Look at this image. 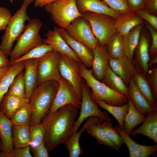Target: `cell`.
<instances>
[{"instance_id": "obj_49", "label": "cell", "mask_w": 157, "mask_h": 157, "mask_svg": "<svg viewBox=\"0 0 157 157\" xmlns=\"http://www.w3.org/2000/svg\"><path fill=\"white\" fill-rule=\"evenodd\" d=\"M144 10L155 15L157 14V0H145Z\"/></svg>"}, {"instance_id": "obj_52", "label": "cell", "mask_w": 157, "mask_h": 157, "mask_svg": "<svg viewBox=\"0 0 157 157\" xmlns=\"http://www.w3.org/2000/svg\"><path fill=\"white\" fill-rule=\"evenodd\" d=\"M11 65L3 68L0 69V83L9 70Z\"/></svg>"}, {"instance_id": "obj_25", "label": "cell", "mask_w": 157, "mask_h": 157, "mask_svg": "<svg viewBox=\"0 0 157 157\" xmlns=\"http://www.w3.org/2000/svg\"><path fill=\"white\" fill-rule=\"evenodd\" d=\"M29 99L22 98L7 93L1 103V111L9 119L19 108L28 102Z\"/></svg>"}, {"instance_id": "obj_20", "label": "cell", "mask_w": 157, "mask_h": 157, "mask_svg": "<svg viewBox=\"0 0 157 157\" xmlns=\"http://www.w3.org/2000/svg\"><path fill=\"white\" fill-rule=\"evenodd\" d=\"M143 23L142 19L135 12L122 14L114 21L117 31L122 36L133 28Z\"/></svg>"}, {"instance_id": "obj_10", "label": "cell", "mask_w": 157, "mask_h": 157, "mask_svg": "<svg viewBox=\"0 0 157 157\" xmlns=\"http://www.w3.org/2000/svg\"><path fill=\"white\" fill-rule=\"evenodd\" d=\"M68 34L92 51L99 44L90 24L83 16L75 19L66 29Z\"/></svg>"}, {"instance_id": "obj_36", "label": "cell", "mask_w": 157, "mask_h": 157, "mask_svg": "<svg viewBox=\"0 0 157 157\" xmlns=\"http://www.w3.org/2000/svg\"><path fill=\"white\" fill-rule=\"evenodd\" d=\"M32 115V108L28 102L18 109L10 120L15 125L30 126Z\"/></svg>"}, {"instance_id": "obj_38", "label": "cell", "mask_w": 157, "mask_h": 157, "mask_svg": "<svg viewBox=\"0 0 157 157\" xmlns=\"http://www.w3.org/2000/svg\"><path fill=\"white\" fill-rule=\"evenodd\" d=\"M52 50L53 49L51 46L43 43L33 48L28 52L19 58L13 64L27 60L39 59Z\"/></svg>"}, {"instance_id": "obj_19", "label": "cell", "mask_w": 157, "mask_h": 157, "mask_svg": "<svg viewBox=\"0 0 157 157\" xmlns=\"http://www.w3.org/2000/svg\"><path fill=\"white\" fill-rule=\"evenodd\" d=\"M93 60L92 70L94 76L97 80L102 81L107 69L109 66L110 56L106 46L99 43L92 51Z\"/></svg>"}, {"instance_id": "obj_16", "label": "cell", "mask_w": 157, "mask_h": 157, "mask_svg": "<svg viewBox=\"0 0 157 157\" xmlns=\"http://www.w3.org/2000/svg\"><path fill=\"white\" fill-rule=\"evenodd\" d=\"M149 44L147 37L143 35L134 53L133 63L138 73L147 75L149 69Z\"/></svg>"}, {"instance_id": "obj_30", "label": "cell", "mask_w": 157, "mask_h": 157, "mask_svg": "<svg viewBox=\"0 0 157 157\" xmlns=\"http://www.w3.org/2000/svg\"><path fill=\"white\" fill-rule=\"evenodd\" d=\"M128 103L129 108L124 118V129L130 135L135 127L144 122L145 116L138 111L130 98L128 99Z\"/></svg>"}, {"instance_id": "obj_6", "label": "cell", "mask_w": 157, "mask_h": 157, "mask_svg": "<svg viewBox=\"0 0 157 157\" xmlns=\"http://www.w3.org/2000/svg\"><path fill=\"white\" fill-rule=\"evenodd\" d=\"M53 22L66 29L76 19L83 16L78 10L76 0H56L45 6Z\"/></svg>"}, {"instance_id": "obj_39", "label": "cell", "mask_w": 157, "mask_h": 157, "mask_svg": "<svg viewBox=\"0 0 157 157\" xmlns=\"http://www.w3.org/2000/svg\"><path fill=\"white\" fill-rule=\"evenodd\" d=\"M109 139L115 145V150L119 149L124 144L122 137L118 133L112 123L109 121H105L102 123Z\"/></svg>"}, {"instance_id": "obj_7", "label": "cell", "mask_w": 157, "mask_h": 157, "mask_svg": "<svg viewBox=\"0 0 157 157\" xmlns=\"http://www.w3.org/2000/svg\"><path fill=\"white\" fill-rule=\"evenodd\" d=\"M88 21L99 44L106 46L113 35L117 32L115 19L106 15L86 12L83 14Z\"/></svg>"}, {"instance_id": "obj_32", "label": "cell", "mask_w": 157, "mask_h": 157, "mask_svg": "<svg viewBox=\"0 0 157 157\" xmlns=\"http://www.w3.org/2000/svg\"><path fill=\"white\" fill-rule=\"evenodd\" d=\"M133 79L140 92L154 108L157 109L155 100L146 75L138 73Z\"/></svg>"}, {"instance_id": "obj_34", "label": "cell", "mask_w": 157, "mask_h": 157, "mask_svg": "<svg viewBox=\"0 0 157 157\" xmlns=\"http://www.w3.org/2000/svg\"><path fill=\"white\" fill-rule=\"evenodd\" d=\"M106 47L110 58H118L124 55L123 36L117 31L110 38Z\"/></svg>"}, {"instance_id": "obj_27", "label": "cell", "mask_w": 157, "mask_h": 157, "mask_svg": "<svg viewBox=\"0 0 157 157\" xmlns=\"http://www.w3.org/2000/svg\"><path fill=\"white\" fill-rule=\"evenodd\" d=\"M143 24L135 27L127 35L123 36L124 55L133 62L134 51L140 40Z\"/></svg>"}, {"instance_id": "obj_40", "label": "cell", "mask_w": 157, "mask_h": 157, "mask_svg": "<svg viewBox=\"0 0 157 157\" xmlns=\"http://www.w3.org/2000/svg\"><path fill=\"white\" fill-rule=\"evenodd\" d=\"M30 131L31 139L30 147H36L44 142L45 131L41 122L30 126Z\"/></svg>"}, {"instance_id": "obj_4", "label": "cell", "mask_w": 157, "mask_h": 157, "mask_svg": "<svg viewBox=\"0 0 157 157\" xmlns=\"http://www.w3.org/2000/svg\"><path fill=\"white\" fill-rule=\"evenodd\" d=\"M34 0H24L20 8L12 16L5 33L1 38L0 49L8 58L15 41H17L25 30V23L31 19L27 13L28 5Z\"/></svg>"}, {"instance_id": "obj_15", "label": "cell", "mask_w": 157, "mask_h": 157, "mask_svg": "<svg viewBox=\"0 0 157 157\" xmlns=\"http://www.w3.org/2000/svg\"><path fill=\"white\" fill-rule=\"evenodd\" d=\"M57 28L61 37L73 51L80 61L87 68L92 67L94 58L92 51L83 44L72 38L68 34L65 29L60 28Z\"/></svg>"}, {"instance_id": "obj_23", "label": "cell", "mask_w": 157, "mask_h": 157, "mask_svg": "<svg viewBox=\"0 0 157 157\" xmlns=\"http://www.w3.org/2000/svg\"><path fill=\"white\" fill-rule=\"evenodd\" d=\"M128 87L129 98L140 113L145 116L149 112L157 111V109L153 108L140 92L133 78L130 81Z\"/></svg>"}, {"instance_id": "obj_5", "label": "cell", "mask_w": 157, "mask_h": 157, "mask_svg": "<svg viewBox=\"0 0 157 157\" xmlns=\"http://www.w3.org/2000/svg\"><path fill=\"white\" fill-rule=\"evenodd\" d=\"M42 26V23L38 19L33 18L28 21L25 30L10 53V65L32 49L43 43V39L39 34Z\"/></svg>"}, {"instance_id": "obj_37", "label": "cell", "mask_w": 157, "mask_h": 157, "mask_svg": "<svg viewBox=\"0 0 157 157\" xmlns=\"http://www.w3.org/2000/svg\"><path fill=\"white\" fill-rule=\"evenodd\" d=\"M7 93L21 98H26L23 70L14 78Z\"/></svg>"}, {"instance_id": "obj_2", "label": "cell", "mask_w": 157, "mask_h": 157, "mask_svg": "<svg viewBox=\"0 0 157 157\" xmlns=\"http://www.w3.org/2000/svg\"><path fill=\"white\" fill-rule=\"evenodd\" d=\"M59 87V82L52 81L37 86L30 96L28 103L32 110L30 126L41 122L49 112Z\"/></svg>"}, {"instance_id": "obj_1", "label": "cell", "mask_w": 157, "mask_h": 157, "mask_svg": "<svg viewBox=\"0 0 157 157\" xmlns=\"http://www.w3.org/2000/svg\"><path fill=\"white\" fill-rule=\"evenodd\" d=\"M78 114V108L68 104L43 118L41 122L45 131L44 141L48 151L65 143L72 133Z\"/></svg>"}, {"instance_id": "obj_35", "label": "cell", "mask_w": 157, "mask_h": 157, "mask_svg": "<svg viewBox=\"0 0 157 157\" xmlns=\"http://www.w3.org/2000/svg\"><path fill=\"white\" fill-rule=\"evenodd\" d=\"M94 101L98 106L112 114L117 120L119 126L122 128H124V118L129 108L128 102L122 106H114L107 104L102 100H97Z\"/></svg>"}, {"instance_id": "obj_51", "label": "cell", "mask_w": 157, "mask_h": 157, "mask_svg": "<svg viewBox=\"0 0 157 157\" xmlns=\"http://www.w3.org/2000/svg\"><path fill=\"white\" fill-rule=\"evenodd\" d=\"M56 0H34V6L35 7H41Z\"/></svg>"}, {"instance_id": "obj_45", "label": "cell", "mask_w": 157, "mask_h": 157, "mask_svg": "<svg viewBox=\"0 0 157 157\" xmlns=\"http://www.w3.org/2000/svg\"><path fill=\"white\" fill-rule=\"evenodd\" d=\"M12 16L10 10L0 6V31L5 30Z\"/></svg>"}, {"instance_id": "obj_14", "label": "cell", "mask_w": 157, "mask_h": 157, "mask_svg": "<svg viewBox=\"0 0 157 157\" xmlns=\"http://www.w3.org/2000/svg\"><path fill=\"white\" fill-rule=\"evenodd\" d=\"M115 128L127 146L130 157H147L157 152V144L147 146L138 144L131 139L124 128L118 125L115 126Z\"/></svg>"}, {"instance_id": "obj_41", "label": "cell", "mask_w": 157, "mask_h": 157, "mask_svg": "<svg viewBox=\"0 0 157 157\" xmlns=\"http://www.w3.org/2000/svg\"><path fill=\"white\" fill-rule=\"evenodd\" d=\"M152 39L151 45L149 48V60L148 66H152L157 63V32L148 23H146Z\"/></svg>"}, {"instance_id": "obj_47", "label": "cell", "mask_w": 157, "mask_h": 157, "mask_svg": "<svg viewBox=\"0 0 157 157\" xmlns=\"http://www.w3.org/2000/svg\"><path fill=\"white\" fill-rule=\"evenodd\" d=\"M31 150L34 157H49L48 150L44 142L38 146L31 147Z\"/></svg>"}, {"instance_id": "obj_13", "label": "cell", "mask_w": 157, "mask_h": 157, "mask_svg": "<svg viewBox=\"0 0 157 157\" xmlns=\"http://www.w3.org/2000/svg\"><path fill=\"white\" fill-rule=\"evenodd\" d=\"M109 66L128 86L131 80L138 73L133 62L125 55L116 58H110Z\"/></svg>"}, {"instance_id": "obj_18", "label": "cell", "mask_w": 157, "mask_h": 157, "mask_svg": "<svg viewBox=\"0 0 157 157\" xmlns=\"http://www.w3.org/2000/svg\"><path fill=\"white\" fill-rule=\"evenodd\" d=\"M47 38L43 39V43L51 47L53 50L65 55L75 60L81 62L77 56L60 34L57 28L49 30L46 34Z\"/></svg>"}, {"instance_id": "obj_11", "label": "cell", "mask_w": 157, "mask_h": 157, "mask_svg": "<svg viewBox=\"0 0 157 157\" xmlns=\"http://www.w3.org/2000/svg\"><path fill=\"white\" fill-rule=\"evenodd\" d=\"M80 62L59 53V68L61 77L71 85L81 99L83 80L80 75Z\"/></svg>"}, {"instance_id": "obj_12", "label": "cell", "mask_w": 157, "mask_h": 157, "mask_svg": "<svg viewBox=\"0 0 157 157\" xmlns=\"http://www.w3.org/2000/svg\"><path fill=\"white\" fill-rule=\"evenodd\" d=\"M58 82L57 92L47 114H51L68 104L72 105L78 109L80 108L81 99L73 88L62 77Z\"/></svg>"}, {"instance_id": "obj_50", "label": "cell", "mask_w": 157, "mask_h": 157, "mask_svg": "<svg viewBox=\"0 0 157 157\" xmlns=\"http://www.w3.org/2000/svg\"><path fill=\"white\" fill-rule=\"evenodd\" d=\"M10 62L8 58L0 49V69L10 65Z\"/></svg>"}, {"instance_id": "obj_28", "label": "cell", "mask_w": 157, "mask_h": 157, "mask_svg": "<svg viewBox=\"0 0 157 157\" xmlns=\"http://www.w3.org/2000/svg\"><path fill=\"white\" fill-rule=\"evenodd\" d=\"M115 92L129 98L128 86L122 79L116 74L108 66L102 81Z\"/></svg>"}, {"instance_id": "obj_44", "label": "cell", "mask_w": 157, "mask_h": 157, "mask_svg": "<svg viewBox=\"0 0 157 157\" xmlns=\"http://www.w3.org/2000/svg\"><path fill=\"white\" fill-rule=\"evenodd\" d=\"M146 76L154 97L157 101V67H149Z\"/></svg>"}, {"instance_id": "obj_33", "label": "cell", "mask_w": 157, "mask_h": 157, "mask_svg": "<svg viewBox=\"0 0 157 157\" xmlns=\"http://www.w3.org/2000/svg\"><path fill=\"white\" fill-rule=\"evenodd\" d=\"M25 68L24 61L13 64L0 83V111L1 103L3 97L8 92L14 78Z\"/></svg>"}, {"instance_id": "obj_21", "label": "cell", "mask_w": 157, "mask_h": 157, "mask_svg": "<svg viewBox=\"0 0 157 157\" xmlns=\"http://www.w3.org/2000/svg\"><path fill=\"white\" fill-rule=\"evenodd\" d=\"M13 123L0 111V150L9 152L14 149L12 136Z\"/></svg>"}, {"instance_id": "obj_26", "label": "cell", "mask_w": 157, "mask_h": 157, "mask_svg": "<svg viewBox=\"0 0 157 157\" xmlns=\"http://www.w3.org/2000/svg\"><path fill=\"white\" fill-rule=\"evenodd\" d=\"M104 120L94 116L92 121L87 126L86 129L87 132L94 138L100 144L108 146L116 149L115 144L108 138L102 123Z\"/></svg>"}, {"instance_id": "obj_17", "label": "cell", "mask_w": 157, "mask_h": 157, "mask_svg": "<svg viewBox=\"0 0 157 157\" xmlns=\"http://www.w3.org/2000/svg\"><path fill=\"white\" fill-rule=\"evenodd\" d=\"M78 11L82 14L91 12L108 15L115 19L122 13L114 10L101 0H76Z\"/></svg>"}, {"instance_id": "obj_3", "label": "cell", "mask_w": 157, "mask_h": 157, "mask_svg": "<svg viewBox=\"0 0 157 157\" xmlns=\"http://www.w3.org/2000/svg\"><path fill=\"white\" fill-rule=\"evenodd\" d=\"M80 75L90 88L91 96L94 101L102 100L114 106L122 105L128 102V98L110 88L93 76L92 69H88L82 62L80 63Z\"/></svg>"}, {"instance_id": "obj_9", "label": "cell", "mask_w": 157, "mask_h": 157, "mask_svg": "<svg viewBox=\"0 0 157 157\" xmlns=\"http://www.w3.org/2000/svg\"><path fill=\"white\" fill-rule=\"evenodd\" d=\"M59 53L52 50L38 59L37 86L52 81H58L61 78L59 68Z\"/></svg>"}, {"instance_id": "obj_43", "label": "cell", "mask_w": 157, "mask_h": 157, "mask_svg": "<svg viewBox=\"0 0 157 157\" xmlns=\"http://www.w3.org/2000/svg\"><path fill=\"white\" fill-rule=\"evenodd\" d=\"M30 146L24 148H14L9 152L1 151L0 157H32L30 152Z\"/></svg>"}, {"instance_id": "obj_29", "label": "cell", "mask_w": 157, "mask_h": 157, "mask_svg": "<svg viewBox=\"0 0 157 157\" xmlns=\"http://www.w3.org/2000/svg\"><path fill=\"white\" fill-rule=\"evenodd\" d=\"M30 129V125L13 124L12 136L14 148H24L30 146L31 139Z\"/></svg>"}, {"instance_id": "obj_22", "label": "cell", "mask_w": 157, "mask_h": 157, "mask_svg": "<svg viewBox=\"0 0 157 157\" xmlns=\"http://www.w3.org/2000/svg\"><path fill=\"white\" fill-rule=\"evenodd\" d=\"M39 59L24 61L25 70L24 78L26 88V97L29 99L33 92L37 86L38 66Z\"/></svg>"}, {"instance_id": "obj_42", "label": "cell", "mask_w": 157, "mask_h": 157, "mask_svg": "<svg viewBox=\"0 0 157 157\" xmlns=\"http://www.w3.org/2000/svg\"><path fill=\"white\" fill-rule=\"evenodd\" d=\"M112 9L125 13L132 12L129 9L127 0H101Z\"/></svg>"}, {"instance_id": "obj_46", "label": "cell", "mask_w": 157, "mask_h": 157, "mask_svg": "<svg viewBox=\"0 0 157 157\" xmlns=\"http://www.w3.org/2000/svg\"><path fill=\"white\" fill-rule=\"evenodd\" d=\"M142 19H144L156 30H157V17L145 10H141L135 12Z\"/></svg>"}, {"instance_id": "obj_24", "label": "cell", "mask_w": 157, "mask_h": 157, "mask_svg": "<svg viewBox=\"0 0 157 157\" xmlns=\"http://www.w3.org/2000/svg\"><path fill=\"white\" fill-rule=\"evenodd\" d=\"M142 124L133 130L130 135L140 134L145 136L157 143V111L148 113Z\"/></svg>"}, {"instance_id": "obj_31", "label": "cell", "mask_w": 157, "mask_h": 157, "mask_svg": "<svg viewBox=\"0 0 157 157\" xmlns=\"http://www.w3.org/2000/svg\"><path fill=\"white\" fill-rule=\"evenodd\" d=\"M94 116L88 118L81 129L78 132L72 134L65 143L67 149L69 157H78L83 153L79 143V139L82 133L92 121Z\"/></svg>"}, {"instance_id": "obj_48", "label": "cell", "mask_w": 157, "mask_h": 157, "mask_svg": "<svg viewBox=\"0 0 157 157\" xmlns=\"http://www.w3.org/2000/svg\"><path fill=\"white\" fill-rule=\"evenodd\" d=\"M128 6L133 12L144 10L145 0H127Z\"/></svg>"}, {"instance_id": "obj_8", "label": "cell", "mask_w": 157, "mask_h": 157, "mask_svg": "<svg viewBox=\"0 0 157 157\" xmlns=\"http://www.w3.org/2000/svg\"><path fill=\"white\" fill-rule=\"evenodd\" d=\"M80 107V115L72 129V133L78 131L80 125L84 121L91 117H97L104 121H111L108 113L100 110L97 104L92 99L88 87L83 81L81 85V98Z\"/></svg>"}]
</instances>
